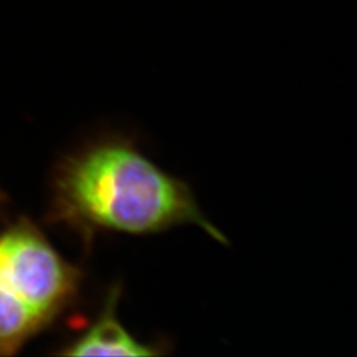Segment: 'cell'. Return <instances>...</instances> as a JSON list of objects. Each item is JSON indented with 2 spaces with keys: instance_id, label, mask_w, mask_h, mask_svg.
<instances>
[{
  "instance_id": "6da1fadb",
  "label": "cell",
  "mask_w": 357,
  "mask_h": 357,
  "mask_svg": "<svg viewBox=\"0 0 357 357\" xmlns=\"http://www.w3.org/2000/svg\"><path fill=\"white\" fill-rule=\"evenodd\" d=\"M51 219L79 234L86 248L100 232L153 234L185 223L227 244L191 188L119 136L88 143L59 164Z\"/></svg>"
},
{
  "instance_id": "7a4b0ae2",
  "label": "cell",
  "mask_w": 357,
  "mask_h": 357,
  "mask_svg": "<svg viewBox=\"0 0 357 357\" xmlns=\"http://www.w3.org/2000/svg\"><path fill=\"white\" fill-rule=\"evenodd\" d=\"M82 271L26 219L0 236V356L17 353L79 294Z\"/></svg>"
},
{
  "instance_id": "3957f363",
  "label": "cell",
  "mask_w": 357,
  "mask_h": 357,
  "mask_svg": "<svg viewBox=\"0 0 357 357\" xmlns=\"http://www.w3.org/2000/svg\"><path fill=\"white\" fill-rule=\"evenodd\" d=\"M121 287L112 286L98 317L82 335L60 353L64 356H153L161 354L152 344L136 340L118 317Z\"/></svg>"
}]
</instances>
